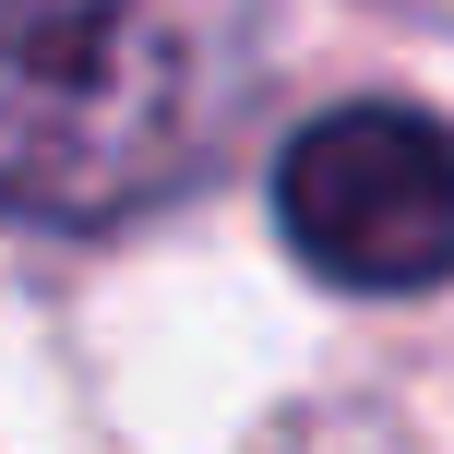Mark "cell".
I'll return each mask as SVG.
<instances>
[{"label":"cell","mask_w":454,"mask_h":454,"mask_svg":"<svg viewBox=\"0 0 454 454\" xmlns=\"http://www.w3.org/2000/svg\"><path fill=\"white\" fill-rule=\"evenodd\" d=\"M239 108V0H0V215L120 227Z\"/></svg>","instance_id":"cell-1"},{"label":"cell","mask_w":454,"mask_h":454,"mask_svg":"<svg viewBox=\"0 0 454 454\" xmlns=\"http://www.w3.org/2000/svg\"><path fill=\"white\" fill-rule=\"evenodd\" d=\"M275 227L299 263L359 299H419L454 275V132L407 96H359L287 132L275 156Z\"/></svg>","instance_id":"cell-2"}]
</instances>
